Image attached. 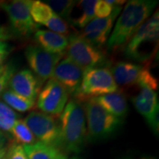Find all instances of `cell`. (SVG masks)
<instances>
[{"label":"cell","mask_w":159,"mask_h":159,"mask_svg":"<svg viewBox=\"0 0 159 159\" xmlns=\"http://www.w3.org/2000/svg\"><path fill=\"white\" fill-rule=\"evenodd\" d=\"M11 51V47L10 44H8L6 42H2V41H0V53L9 55V53H10V51Z\"/></svg>","instance_id":"cell-30"},{"label":"cell","mask_w":159,"mask_h":159,"mask_svg":"<svg viewBox=\"0 0 159 159\" xmlns=\"http://www.w3.org/2000/svg\"><path fill=\"white\" fill-rule=\"evenodd\" d=\"M96 0H81L76 2L68 20L73 26L83 29L95 19Z\"/></svg>","instance_id":"cell-18"},{"label":"cell","mask_w":159,"mask_h":159,"mask_svg":"<svg viewBox=\"0 0 159 159\" xmlns=\"http://www.w3.org/2000/svg\"><path fill=\"white\" fill-rule=\"evenodd\" d=\"M66 57L85 71L97 67L105 61V57L100 49L91 44L80 34H71L68 37Z\"/></svg>","instance_id":"cell-8"},{"label":"cell","mask_w":159,"mask_h":159,"mask_svg":"<svg viewBox=\"0 0 159 159\" xmlns=\"http://www.w3.org/2000/svg\"><path fill=\"white\" fill-rule=\"evenodd\" d=\"M118 90L111 74L108 67H93L85 70L79 89L74 94L75 100L79 102L88 101Z\"/></svg>","instance_id":"cell-5"},{"label":"cell","mask_w":159,"mask_h":159,"mask_svg":"<svg viewBox=\"0 0 159 159\" xmlns=\"http://www.w3.org/2000/svg\"><path fill=\"white\" fill-rule=\"evenodd\" d=\"M43 26L47 27L50 31H52L57 34H63L66 36V34H69L70 33L68 24L65 20H63L62 18L57 15L55 12H53L51 19Z\"/></svg>","instance_id":"cell-25"},{"label":"cell","mask_w":159,"mask_h":159,"mask_svg":"<svg viewBox=\"0 0 159 159\" xmlns=\"http://www.w3.org/2000/svg\"><path fill=\"white\" fill-rule=\"evenodd\" d=\"M69 159H83L82 157H80V156H78V155H74V156H73L71 158H69Z\"/></svg>","instance_id":"cell-34"},{"label":"cell","mask_w":159,"mask_h":159,"mask_svg":"<svg viewBox=\"0 0 159 159\" xmlns=\"http://www.w3.org/2000/svg\"><path fill=\"white\" fill-rule=\"evenodd\" d=\"M6 142V136L5 134L0 130V148L1 147H5Z\"/></svg>","instance_id":"cell-32"},{"label":"cell","mask_w":159,"mask_h":159,"mask_svg":"<svg viewBox=\"0 0 159 159\" xmlns=\"http://www.w3.org/2000/svg\"><path fill=\"white\" fill-rule=\"evenodd\" d=\"M132 102L137 111L145 119L155 134L157 135L159 131V103L157 91L148 87H141V90L132 98Z\"/></svg>","instance_id":"cell-13"},{"label":"cell","mask_w":159,"mask_h":159,"mask_svg":"<svg viewBox=\"0 0 159 159\" xmlns=\"http://www.w3.org/2000/svg\"><path fill=\"white\" fill-rule=\"evenodd\" d=\"M26 3L29 6L31 17L37 25H44L54 12L45 2L38 0H26Z\"/></svg>","instance_id":"cell-20"},{"label":"cell","mask_w":159,"mask_h":159,"mask_svg":"<svg viewBox=\"0 0 159 159\" xmlns=\"http://www.w3.org/2000/svg\"><path fill=\"white\" fill-rule=\"evenodd\" d=\"M111 74L117 86L132 87H148L157 90L158 81L147 67L131 62L120 61L116 63L112 67Z\"/></svg>","instance_id":"cell-7"},{"label":"cell","mask_w":159,"mask_h":159,"mask_svg":"<svg viewBox=\"0 0 159 159\" xmlns=\"http://www.w3.org/2000/svg\"><path fill=\"white\" fill-rule=\"evenodd\" d=\"M120 6H114L112 13L107 18H95L81 29L80 35L89 41L91 44L100 49L107 44L112 31L113 23L120 12Z\"/></svg>","instance_id":"cell-12"},{"label":"cell","mask_w":159,"mask_h":159,"mask_svg":"<svg viewBox=\"0 0 159 159\" xmlns=\"http://www.w3.org/2000/svg\"><path fill=\"white\" fill-rule=\"evenodd\" d=\"M6 159H29L24 151L23 146L18 143H11L7 149Z\"/></svg>","instance_id":"cell-28"},{"label":"cell","mask_w":159,"mask_h":159,"mask_svg":"<svg viewBox=\"0 0 159 159\" xmlns=\"http://www.w3.org/2000/svg\"><path fill=\"white\" fill-rule=\"evenodd\" d=\"M42 82L30 70L23 69L13 74L9 82L10 89L18 95L35 102Z\"/></svg>","instance_id":"cell-15"},{"label":"cell","mask_w":159,"mask_h":159,"mask_svg":"<svg viewBox=\"0 0 159 159\" xmlns=\"http://www.w3.org/2000/svg\"><path fill=\"white\" fill-rule=\"evenodd\" d=\"M159 34L158 11L154 12L131 38L125 47L126 57L139 63H148L157 51Z\"/></svg>","instance_id":"cell-3"},{"label":"cell","mask_w":159,"mask_h":159,"mask_svg":"<svg viewBox=\"0 0 159 159\" xmlns=\"http://www.w3.org/2000/svg\"><path fill=\"white\" fill-rule=\"evenodd\" d=\"M57 15L63 20H68L70 14L76 4V1L72 0H51L45 2Z\"/></svg>","instance_id":"cell-24"},{"label":"cell","mask_w":159,"mask_h":159,"mask_svg":"<svg viewBox=\"0 0 159 159\" xmlns=\"http://www.w3.org/2000/svg\"><path fill=\"white\" fill-rule=\"evenodd\" d=\"M84 109L89 142H98L113 136L122 124L121 120L106 111L94 98L87 101Z\"/></svg>","instance_id":"cell-4"},{"label":"cell","mask_w":159,"mask_h":159,"mask_svg":"<svg viewBox=\"0 0 159 159\" xmlns=\"http://www.w3.org/2000/svg\"><path fill=\"white\" fill-rule=\"evenodd\" d=\"M24 151L29 159H68L67 155L62 149L36 142L23 146Z\"/></svg>","instance_id":"cell-19"},{"label":"cell","mask_w":159,"mask_h":159,"mask_svg":"<svg viewBox=\"0 0 159 159\" xmlns=\"http://www.w3.org/2000/svg\"><path fill=\"white\" fill-rule=\"evenodd\" d=\"M13 37H14V34H12L11 29L0 25V41L6 42L7 40L12 39Z\"/></svg>","instance_id":"cell-29"},{"label":"cell","mask_w":159,"mask_h":159,"mask_svg":"<svg viewBox=\"0 0 159 159\" xmlns=\"http://www.w3.org/2000/svg\"><path fill=\"white\" fill-rule=\"evenodd\" d=\"M114 10V6H111L104 0H99L96 2L95 6V17L107 18L109 17Z\"/></svg>","instance_id":"cell-27"},{"label":"cell","mask_w":159,"mask_h":159,"mask_svg":"<svg viewBox=\"0 0 159 159\" xmlns=\"http://www.w3.org/2000/svg\"><path fill=\"white\" fill-rule=\"evenodd\" d=\"M157 5L153 0H131L125 3L107 42V50L118 52L125 49L138 29L151 16Z\"/></svg>","instance_id":"cell-1"},{"label":"cell","mask_w":159,"mask_h":159,"mask_svg":"<svg viewBox=\"0 0 159 159\" xmlns=\"http://www.w3.org/2000/svg\"><path fill=\"white\" fill-rule=\"evenodd\" d=\"M68 92L56 80L50 79L39 92L36 105L42 112L59 116L68 102Z\"/></svg>","instance_id":"cell-11"},{"label":"cell","mask_w":159,"mask_h":159,"mask_svg":"<svg viewBox=\"0 0 159 159\" xmlns=\"http://www.w3.org/2000/svg\"><path fill=\"white\" fill-rule=\"evenodd\" d=\"M24 121L35 137L36 142L62 149L60 125L55 116L42 111H32L24 119Z\"/></svg>","instance_id":"cell-6"},{"label":"cell","mask_w":159,"mask_h":159,"mask_svg":"<svg viewBox=\"0 0 159 159\" xmlns=\"http://www.w3.org/2000/svg\"><path fill=\"white\" fill-rule=\"evenodd\" d=\"M25 56L30 68L41 82L51 79L54 69L64 57L61 54H52L38 45H29Z\"/></svg>","instance_id":"cell-10"},{"label":"cell","mask_w":159,"mask_h":159,"mask_svg":"<svg viewBox=\"0 0 159 159\" xmlns=\"http://www.w3.org/2000/svg\"><path fill=\"white\" fill-rule=\"evenodd\" d=\"M0 7L8 16L11 25L10 29L14 36L28 37L38 30L39 25L33 20L26 1L2 2L0 3Z\"/></svg>","instance_id":"cell-9"},{"label":"cell","mask_w":159,"mask_h":159,"mask_svg":"<svg viewBox=\"0 0 159 159\" xmlns=\"http://www.w3.org/2000/svg\"><path fill=\"white\" fill-rule=\"evenodd\" d=\"M15 73H16V66L13 63L10 62L3 64L0 66V97L6 90L11 77Z\"/></svg>","instance_id":"cell-26"},{"label":"cell","mask_w":159,"mask_h":159,"mask_svg":"<svg viewBox=\"0 0 159 159\" xmlns=\"http://www.w3.org/2000/svg\"><path fill=\"white\" fill-rule=\"evenodd\" d=\"M7 149H8V148H6V146L0 148V159H6V157H7Z\"/></svg>","instance_id":"cell-31"},{"label":"cell","mask_w":159,"mask_h":159,"mask_svg":"<svg viewBox=\"0 0 159 159\" xmlns=\"http://www.w3.org/2000/svg\"><path fill=\"white\" fill-rule=\"evenodd\" d=\"M1 97L4 100V102L10 108L21 112L30 111L34 108L35 104V102L18 95L11 89H6Z\"/></svg>","instance_id":"cell-21"},{"label":"cell","mask_w":159,"mask_h":159,"mask_svg":"<svg viewBox=\"0 0 159 159\" xmlns=\"http://www.w3.org/2000/svg\"><path fill=\"white\" fill-rule=\"evenodd\" d=\"M140 159H156L155 157H142Z\"/></svg>","instance_id":"cell-35"},{"label":"cell","mask_w":159,"mask_h":159,"mask_svg":"<svg viewBox=\"0 0 159 159\" xmlns=\"http://www.w3.org/2000/svg\"><path fill=\"white\" fill-rule=\"evenodd\" d=\"M83 72L82 69L71 61L68 57H63L54 69L51 79L58 82L68 92L69 95H74L80 85Z\"/></svg>","instance_id":"cell-14"},{"label":"cell","mask_w":159,"mask_h":159,"mask_svg":"<svg viewBox=\"0 0 159 159\" xmlns=\"http://www.w3.org/2000/svg\"><path fill=\"white\" fill-rule=\"evenodd\" d=\"M61 148L70 153L78 154L87 140L85 109L75 99L67 102L59 117Z\"/></svg>","instance_id":"cell-2"},{"label":"cell","mask_w":159,"mask_h":159,"mask_svg":"<svg viewBox=\"0 0 159 159\" xmlns=\"http://www.w3.org/2000/svg\"><path fill=\"white\" fill-rule=\"evenodd\" d=\"M102 108L115 118L122 121L127 114L128 105L126 97L121 91H115L101 97L94 98Z\"/></svg>","instance_id":"cell-17"},{"label":"cell","mask_w":159,"mask_h":159,"mask_svg":"<svg viewBox=\"0 0 159 159\" xmlns=\"http://www.w3.org/2000/svg\"><path fill=\"white\" fill-rule=\"evenodd\" d=\"M18 115L4 102L0 101V130L11 133L15 122L19 119Z\"/></svg>","instance_id":"cell-23"},{"label":"cell","mask_w":159,"mask_h":159,"mask_svg":"<svg viewBox=\"0 0 159 159\" xmlns=\"http://www.w3.org/2000/svg\"><path fill=\"white\" fill-rule=\"evenodd\" d=\"M34 40L39 47L52 54L64 55L68 45L67 36L50 30L38 29L34 33Z\"/></svg>","instance_id":"cell-16"},{"label":"cell","mask_w":159,"mask_h":159,"mask_svg":"<svg viewBox=\"0 0 159 159\" xmlns=\"http://www.w3.org/2000/svg\"><path fill=\"white\" fill-rule=\"evenodd\" d=\"M11 134L15 140V143H18L21 146L31 145L36 142L35 137L28 127V125H26L24 119H18L11 129Z\"/></svg>","instance_id":"cell-22"},{"label":"cell","mask_w":159,"mask_h":159,"mask_svg":"<svg viewBox=\"0 0 159 159\" xmlns=\"http://www.w3.org/2000/svg\"><path fill=\"white\" fill-rule=\"evenodd\" d=\"M7 54H3V53H0V66L4 64L5 62V60H6V58L7 57Z\"/></svg>","instance_id":"cell-33"}]
</instances>
